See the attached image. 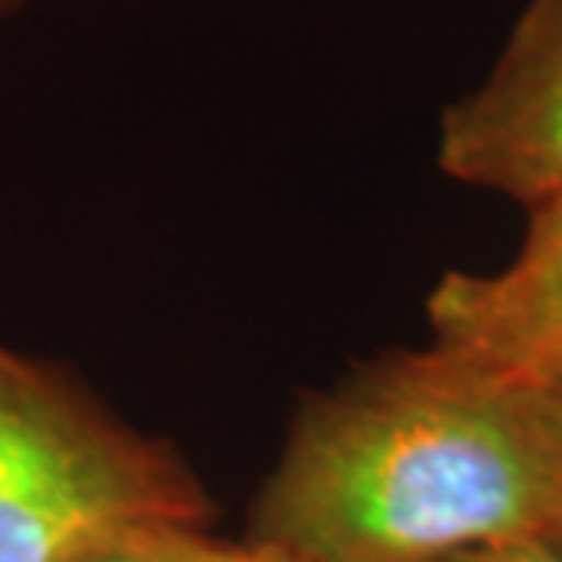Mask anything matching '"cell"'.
I'll list each match as a JSON object with an SVG mask.
<instances>
[{"instance_id": "1", "label": "cell", "mask_w": 562, "mask_h": 562, "mask_svg": "<svg viewBox=\"0 0 562 562\" xmlns=\"http://www.w3.org/2000/svg\"><path fill=\"white\" fill-rule=\"evenodd\" d=\"M559 508L537 387L424 344L303 398L245 541L296 562H442L552 544Z\"/></svg>"}, {"instance_id": "2", "label": "cell", "mask_w": 562, "mask_h": 562, "mask_svg": "<svg viewBox=\"0 0 562 562\" xmlns=\"http://www.w3.org/2000/svg\"><path fill=\"white\" fill-rule=\"evenodd\" d=\"M212 515L172 446L0 344V562H66L125 526H209Z\"/></svg>"}, {"instance_id": "3", "label": "cell", "mask_w": 562, "mask_h": 562, "mask_svg": "<svg viewBox=\"0 0 562 562\" xmlns=\"http://www.w3.org/2000/svg\"><path fill=\"white\" fill-rule=\"evenodd\" d=\"M438 168L526 209L562 190V0H530L486 81L446 106Z\"/></svg>"}, {"instance_id": "4", "label": "cell", "mask_w": 562, "mask_h": 562, "mask_svg": "<svg viewBox=\"0 0 562 562\" xmlns=\"http://www.w3.org/2000/svg\"><path fill=\"white\" fill-rule=\"evenodd\" d=\"M519 249L493 271H449L427 296V344L486 373H562V190L537 201Z\"/></svg>"}, {"instance_id": "5", "label": "cell", "mask_w": 562, "mask_h": 562, "mask_svg": "<svg viewBox=\"0 0 562 562\" xmlns=\"http://www.w3.org/2000/svg\"><path fill=\"white\" fill-rule=\"evenodd\" d=\"M241 541L194 522H139L99 537L66 562H238Z\"/></svg>"}, {"instance_id": "6", "label": "cell", "mask_w": 562, "mask_h": 562, "mask_svg": "<svg viewBox=\"0 0 562 562\" xmlns=\"http://www.w3.org/2000/svg\"><path fill=\"white\" fill-rule=\"evenodd\" d=\"M442 562H562V552H555V548L544 541H522V544L479 548V552H464Z\"/></svg>"}, {"instance_id": "7", "label": "cell", "mask_w": 562, "mask_h": 562, "mask_svg": "<svg viewBox=\"0 0 562 562\" xmlns=\"http://www.w3.org/2000/svg\"><path fill=\"white\" fill-rule=\"evenodd\" d=\"M541 395V406H544V417L548 427H552V438H555V453H559V482H562V373L555 376H541V380H530ZM552 548L562 552V508H559V526H555V537H552Z\"/></svg>"}, {"instance_id": "8", "label": "cell", "mask_w": 562, "mask_h": 562, "mask_svg": "<svg viewBox=\"0 0 562 562\" xmlns=\"http://www.w3.org/2000/svg\"><path fill=\"white\" fill-rule=\"evenodd\" d=\"M238 562H296V559H289V555H281V552H271V548H263V544L241 541Z\"/></svg>"}, {"instance_id": "9", "label": "cell", "mask_w": 562, "mask_h": 562, "mask_svg": "<svg viewBox=\"0 0 562 562\" xmlns=\"http://www.w3.org/2000/svg\"><path fill=\"white\" fill-rule=\"evenodd\" d=\"M11 4H15V0H0V11H8Z\"/></svg>"}]
</instances>
